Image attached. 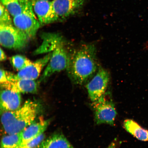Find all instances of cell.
Masks as SVG:
<instances>
[{
    "label": "cell",
    "mask_w": 148,
    "mask_h": 148,
    "mask_svg": "<svg viewBox=\"0 0 148 148\" xmlns=\"http://www.w3.org/2000/svg\"><path fill=\"white\" fill-rule=\"evenodd\" d=\"M67 69L75 84L82 85L89 81L99 69L95 46L84 44L74 51Z\"/></svg>",
    "instance_id": "1"
},
{
    "label": "cell",
    "mask_w": 148,
    "mask_h": 148,
    "mask_svg": "<svg viewBox=\"0 0 148 148\" xmlns=\"http://www.w3.org/2000/svg\"><path fill=\"white\" fill-rule=\"evenodd\" d=\"M40 110L38 103L28 100L17 110L3 112L1 121L5 132L7 134L21 132L34 123Z\"/></svg>",
    "instance_id": "2"
},
{
    "label": "cell",
    "mask_w": 148,
    "mask_h": 148,
    "mask_svg": "<svg viewBox=\"0 0 148 148\" xmlns=\"http://www.w3.org/2000/svg\"><path fill=\"white\" fill-rule=\"evenodd\" d=\"M58 36L53 34L46 40V51L53 52L47 67L40 77V81L45 80L55 73L67 69L69 66L71 55L69 54L63 42Z\"/></svg>",
    "instance_id": "3"
},
{
    "label": "cell",
    "mask_w": 148,
    "mask_h": 148,
    "mask_svg": "<svg viewBox=\"0 0 148 148\" xmlns=\"http://www.w3.org/2000/svg\"><path fill=\"white\" fill-rule=\"evenodd\" d=\"M23 11L15 16L14 26L27 36L29 39L36 36L40 24L35 15L31 0H23Z\"/></svg>",
    "instance_id": "4"
},
{
    "label": "cell",
    "mask_w": 148,
    "mask_h": 148,
    "mask_svg": "<svg viewBox=\"0 0 148 148\" xmlns=\"http://www.w3.org/2000/svg\"><path fill=\"white\" fill-rule=\"evenodd\" d=\"M29 38L12 25L0 23V42L9 49H21L25 47Z\"/></svg>",
    "instance_id": "5"
},
{
    "label": "cell",
    "mask_w": 148,
    "mask_h": 148,
    "mask_svg": "<svg viewBox=\"0 0 148 148\" xmlns=\"http://www.w3.org/2000/svg\"><path fill=\"white\" fill-rule=\"evenodd\" d=\"M106 93L97 101L92 102L95 120L97 125L107 124H114L117 112L114 103L111 99L107 98Z\"/></svg>",
    "instance_id": "6"
},
{
    "label": "cell",
    "mask_w": 148,
    "mask_h": 148,
    "mask_svg": "<svg viewBox=\"0 0 148 148\" xmlns=\"http://www.w3.org/2000/svg\"><path fill=\"white\" fill-rule=\"evenodd\" d=\"M110 80L108 71L103 68H99L86 86L90 100L93 102L100 99L106 93Z\"/></svg>",
    "instance_id": "7"
},
{
    "label": "cell",
    "mask_w": 148,
    "mask_h": 148,
    "mask_svg": "<svg viewBox=\"0 0 148 148\" xmlns=\"http://www.w3.org/2000/svg\"><path fill=\"white\" fill-rule=\"evenodd\" d=\"M3 89L8 90L18 93H36L38 84L34 80L18 77L16 75L7 72L6 81L1 83Z\"/></svg>",
    "instance_id": "8"
},
{
    "label": "cell",
    "mask_w": 148,
    "mask_h": 148,
    "mask_svg": "<svg viewBox=\"0 0 148 148\" xmlns=\"http://www.w3.org/2000/svg\"><path fill=\"white\" fill-rule=\"evenodd\" d=\"M87 0H53L52 3L58 20L66 19L78 12Z\"/></svg>",
    "instance_id": "9"
},
{
    "label": "cell",
    "mask_w": 148,
    "mask_h": 148,
    "mask_svg": "<svg viewBox=\"0 0 148 148\" xmlns=\"http://www.w3.org/2000/svg\"><path fill=\"white\" fill-rule=\"evenodd\" d=\"M33 10L41 25H47L58 21L52 1L31 0Z\"/></svg>",
    "instance_id": "10"
},
{
    "label": "cell",
    "mask_w": 148,
    "mask_h": 148,
    "mask_svg": "<svg viewBox=\"0 0 148 148\" xmlns=\"http://www.w3.org/2000/svg\"><path fill=\"white\" fill-rule=\"evenodd\" d=\"M52 55L50 53L45 57L39 59L23 70L18 71L16 75L21 79L33 80L38 78L44 66L49 62Z\"/></svg>",
    "instance_id": "11"
},
{
    "label": "cell",
    "mask_w": 148,
    "mask_h": 148,
    "mask_svg": "<svg viewBox=\"0 0 148 148\" xmlns=\"http://www.w3.org/2000/svg\"><path fill=\"white\" fill-rule=\"evenodd\" d=\"M1 93V108L3 112L20 108L21 101L20 93L5 89L2 90Z\"/></svg>",
    "instance_id": "12"
},
{
    "label": "cell",
    "mask_w": 148,
    "mask_h": 148,
    "mask_svg": "<svg viewBox=\"0 0 148 148\" xmlns=\"http://www.w3.org/2000/svg\"><path fill=\"white\" fill-rule=\"evenodd\" d=\"M49 123V120H41L31 124L21 132L22 144L34 140L43 134Z\"/></svg>",
    "instance_id": "13"
},
{
    "label": "cell",
    "mask_w": 148,
    "mask_h": 148,
    "mask_svg": "<svg viewBox=\"0 0 148 148\" xmlns=\"http://www.w3.org/2000/svg\"><path fill=\"white\" fill-rule=\"evenodd\" d=\"M126 131L134 137L142 141H148V130L142 127L134 120L127 119L123 123Z\"/></svg>",
    "instance_id": "14"
},
{
    "label": "cell",
    "mask_w": 148,
    "mask_h": 148,
    "mask_svg": "<svg viewBox=\"0 0 148 148\" xmlns=\"http://www.w3.org/2000/svg\"><path fill=\"white\" fill-rule=\"evenodd\" d=\"M37 148H74L63 135L56 134L44 139Z\"/></svg>",
    "instance_id": "15"
},
{
    "label": "cell",
    "mask_w": 148,
    "mask_h": 148,
    "mask_svg": "<svg viewBox=\"0 0 148 148\" xmlns=\"http://www.w3.org/2000/svg\"><path fill=\"white\" fill-rule=\"evenodd\" d=\"M22 144L21 133L7 134L2 138L1 148H19Z\"/></svg>",
    "instance_id": "16"
},
{
    "label": "cell",
    "mask_w": 148,
    "mask_h": 148,
    "mask_svg": "<svg viewBox=\"0 0 148 148\" xmlns=\"http://www.w3.org/2000/svg\"><path fill=\"white\" fill-rule=\"evenodd\" d=\"M1 2L14 17L23 12V0H1Z\"/></svg>",
    "instance_id": "17"
},
{
    "label": "cell",
    "mask_w": 148,
    "mask_h": 148,
    "mask_svg": "<svg viewBox=\"0 0 148 148\" xmlns=\"http://www.w3.org/2000/svg\"><path fill=\"white\" fill-rule=\"evenodd\" d=\"M10 62L15 69L20 71L32 62L30 60L23 56L16 55L11 57Z\"/></svg>",
    "instance_id": "18"
},
{
    "label": "cell",
    "mask_w": 148,
    "mask_h": 148,
    "mask_svg": "<svg viewBox=\"0 0 148 148\" xmlns=\"http://www.w3.org/2000/svg\"><path fill=\"white\" fill-rule=\"evenodd\" d=\"M0 23L12 25V18L9 14L10 13L1 3L0 5Z\"/></svg>",
    "instance_id": "19"
},
{
    "label": "cell",
    "mask_w": 148,
    "mask_h": 148,
    "mask_svg": "<svg viewBox=\"0 0 148 148\" xmlns=\"http://www.w3.org/2000/svg\"><path fill=\"white\" fill-rule=\"evenodd\" d=\"M45 135L42 134L34 140L22 144L19 148H37L45 139Z\"/></svg>",
    "instance_id": "20"
},
{
    "label": "cell",
    "mask_w": 148,
    "mask_h": 148,
    "mask_svg": "<svg viewBox=\"0 0 148 148\" xmlns=\"http://www.w3.org/2000/svg\"><path fill=\"white\" fill-rule=\"evenodd\" d=\"M7 58V56L5 53L2 49H1V57H0V60L1 61L5 60Z\"/></svg>",
    "instance_id": "21"
},
{
    "label": "cell",
    "mask_w": 148,
    "mask_h": 148,
    "mask_svg": "<svg viewBox=\"0 0 148 148\" xmlns=\"http://www.w3.org/2000/svg\"><path fill=\"white\" fill-rule=\"evenodd\" d=\"M116 142H113L111 143L110 145L108 146L107 148H116Z\"/></svg>",
    "instance_id": "22"
},
{
    "label": "cell",
    "mask_w": 148,
    "mask_h": 148,
    "mask_svg": "<svg viewBox=\"0 0 148 148\" xmlns=\"http://www.w3.org/2000/svg\"><path fill=\"white\" fill-rule=\"evenodd\" d=\"M44 1H49V0H44Z\"/></svg>",
    "instance_id": "23"
}]
</instances>
